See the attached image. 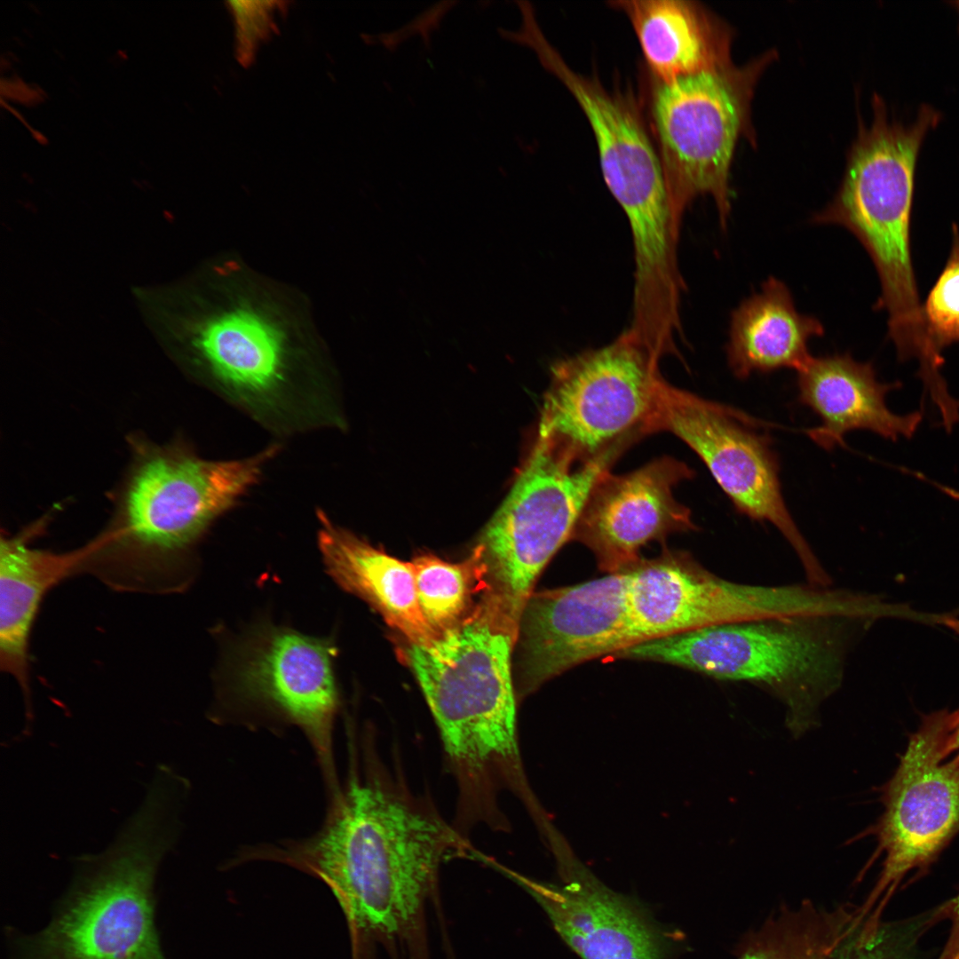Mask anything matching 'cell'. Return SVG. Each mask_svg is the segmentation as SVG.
<instances>
[{"label": "cell", "instance_id": "21", "mask_svg": "<svg viewBox=\"0 0 959 959\" xmlns=\"http://www.w3.org/2000/svg\"><path fill=\"white\" fill-rule=\"evenodd\" d=\"M823 334L820 321L797 312L789 288L771 277L760 292L745 299L732 313L728 363L741 379L753 372L797 371L812 357L808 341Z\"/></svg>", "mask_w": 959, "mask_h": 959}, {"label": "cell", "instance_id": "7", "mask_svg": "<svg viewBox=\"0 0 959 959\" xmlns=\"http://www.w3.org/2000/svg\"><path fill=\"white\" fill-rule=\"evenodd\" d=\"M846 621L789 618L713 625L642 642L615 656L765 687L784 702L787 725L797 737L816 725L819 706L841 684L844 647L836 628Z\"/></svg>", "mask_w": 959, "mask_h": 959}, {"label": "cell", "instance_id": "14", "mask_svg": "<svg viewBox=\"0 0 959 959\" xmlns=\"http://www.w3.org/2000/svg\"><path fill=\"white\" fill-rule=\"evenodd\" d=\"M628 569L533 592L516 640V690L523 696L586 661L626 647Z\"/></svg>", "mask_w": 959, "mask_h": 959}, {"label": "cell", "instance_id": "26", "mask_svg": "<svg viewBox=\"0 0 959 959\" xmlns=\"http://www.w3.org/2000/svg\"><path fill=\"white\" fill-rule=\"evenodd\" d=\"M276 1H231L228 3L236 28V53L242 64H249L266 38L275 28V13L283 9Z\"/></svg>", "mask_w": 959, "mask_h": 959}, {"label": "cell", "instance_id": "9", "mask_svg": "<svg viewBox=\"0 0 959 959\" xmlns=\"http://www.w3.org/2000/svg\"><path fill=\"white\" fill-rule=\"evenodd\" d=\"M615 461L575 466L532 444L473 548L486 568L484 594L496 598L517 623L542 571L571 539L592 487Z\"/></svg>", "mask_w": 959, "mask_h": 959}, {"label": "cell", "instance_id": "3", "mask_svg": "<svg viewBox=\"0 0 959 959\" xmlns=\"http://www.w3.org/2000/svg\"><path fill=\"white\" fill-rule=\"evenodd\" d=\"M519 624L493 597L429 646L408 643L414 672L439 728L465 820L498 822V796L526 790L516 731L511 655Z\"/></svg>", "mask_w": 959, "mask_h": 959}, {"label": "cell", "instance_id": "6", "mask_svg": "<svg viewBox=\"0 0 959 959\" xmlns=\"http://www.w3.org/2000/svg\"><path fill=\"white\" fill-rule=\"evenodd\" d=\"M871 126L862 129L842 187L812 221L836 224L861 242L877 271L881 296L876 309L888 313V337L896 351L910 353L927 339L911 255V215L918 154L941 114L923 105L915 120L890 121L875 100Z\"/></svg>", "mask_w": 959, "mask_h": 959}, {"label": "cell", "instance_id": "28", "mask_svg": "<svg viewBox=\"0 0 959 959\" xmlns=\"http://www.w3.org/2000/svg\"><path fill=\"white\" fill-rule=\"evenodd\" d=\"M455 2H442L424 12L416 16L404 28L382 36V42L389 47H396L402 41L413 34L419 33L428 42L431 31L438 27L444 14L451 8Z\"/></svg>", "mask_w": 959, "mask_h": 959}, {"label": "cell", "instance_id": "29", "mask_svg": "<svg viewBox=\"0 0 959 959\" xmlns=\"http://www.w3.org/2000/svg\"><path fill=\"white\" fill-rule=\"evenodd\" d=\"M951 736L954 746L959 751V711L953 713ZM956 900L959 904V895L956 898Z\"/></svg>", "mask_w": 959, "mask_h": 959}, {"label": "cell", "instance_id": "10", "mask_svg": "<svg viewBox=\"0 0 959 959\" xmlns=\"http://www.w3.org/2000/svg\"><path fill=\"white\" fill-rule=\"evenodd\" d=\"M651 434L668 432L705 464L735 510L769 522L797 554L812 584L829 576L801 535L783 498L778 456L765 426L733 407L661 381Z\"/></svg>", "mask_w": 959, "mask_h": 959}, {"label": "cell", "instance_id": "24", "mask_svg": "<svg viewBox=\"0 0 959 959\" xmlns=\"http://www.w3.org/2000/svg\"><path fill=\"white\" fill-rule=\"evenodd\" d=\"M411 564L421 610L440 636L459 624L471 613L473 596L487 590L486 568L475 550L457 563L424 554Z\"/></svg>", "mask_w": 959, "mask_h": 959}, {"label": "cell", "instance_id": "19", "mask_svg": "<svg viewBox=\"0 0 959 959\" xmlns=\"http://www.w3.org/2000/svg\"><path fill=\"white\" fill-rule=\"evenodd\" d=\"M36 528L2 537L0 544V668L18 684L28 724L33 720V626L47 594L63 581L83 574L86 555L84 546L66 552L31 547Z\"/></svg>", "mask_w": 959, "mask_h": 959}, {"label": "cell", "instance_id": "11", "mask_svg": "<svg viewBox=\"0 0 959 959\" xmlns=\"http://www.w3.org/2000/svg\"><path fill=\"white\" fill-rule=\"evenodd\" d=\"M626 606L629 647L713 625L812 616L818 598L807 586L733 583L664 550L628 569Z\"/></svg>", "mask_w": 959, "mask_h": 959}, {"label": "cell", "instance_id": "18", "mask_svg": "<svg viewBox=\"0 0 959 959\" xmlns=\"http://www.w3.org/2000/svg\"><path fill=\"white\" fill-rule=\"evenodd\" d=\"M797 372L798 400L821 420L806 433L824 449L844 446V434L858 429L892 441L911 438L922 422V412L900 416L887 408L885 395L902 384L879 382L871 362L849 354L812 356Z\"/></svg>", "mask_w": 959, "mask_h": 959}, {"label": "cell", "instance_id": "2", "mask_svg": "<svg viewBox=\"0 0 959 959\" xmlns=\"http://www.w3.org/2000/svg\"><path fill=\"white\" fill-rule=\"evenodd\" d=\"M464 845L425 804L384 776L353 773L316 836L271 854L321 879L355 937L391 939L419 926L440 864Z\"/></svg>", "mask_w": 959, "mask_h": 959}, {"label": "cell", "instance_id": "1", "mask_svg": "<svg viewBox=\"0 0 959 959\" xmlns=\"http://www.w3.org/2000/svg\"><path fill=\"white\" fill-rule=\"evenodd\" d=\"M206 284L186 324L197 377L278 437L343 429L336 370L305 297L234 255L210 265Z\"/></svg>", "mask_w": 959, "mask_h": 959}, {"label": "cell", "instance_id": "25", "mask_svg": "<svg viewBox=\"0 0 959 959\" xmlns=\"http://www.w3.org/2000/svg\"><path fill=\"white\" fill-rule=\"evenodd\" d=\"M922 310L928 337L938 353L959 343V228L955 224L949 257Z\"/></svg>", "mask_w": 959, "mask_h": 959}, {"label": "cell", "instance_id": "30", "mask_svg": "<svg viewBox=\"0 0 959 959\" xmlns=\"http://www.w3.org/2000/svg\"><path fill=\"white\" fill-rule=\"evenodd\" d=\"M950 4L954 5V7L957 10L959 13V0L951 1Z\"/></svg>", "mask_w": 959, "mask_h": 959}, {"label": "cell", "instance_id": "12", "mask_svg": "<svg viewBox=\"0 0 959 959\" xmlns=\"http://www.w3.org/2000/svg\"><path fill=\"white\" fill-rule=\"evenodd\" d=\"M744 99L725 67L658 82L651 111L672 210L681 226L687 206L710 195L722 228L731 210L728 174Z\"/></svg>", "mask_w": 959, "mask_h": 959}, {"label": "cell", "instance_id": "17", "mask_svg": "<svg viewBox=\"0 0 959 959\" xmlns=\"http://www.w3.org/2000/svg\"><path fill=\"white\" fill-rule=\"evenodd\" d=\"M564 874L561 884L517 878L581 959H668L669 942L645 910L582 868Z\"/></svg>", "mask_w": 959, "mask_h": 959}, {"label": "cell", "instance_id": "22", "mask_svg": "<svg viewBox=\"0 0 959 959\" xmlns=\"http://www.w3.org/2000/svg\"><path fill=\"white\" fill-rule=\"evenodd\" d=\"M629 18L658 82L725 67V48L710 16L685 0L610 2Z\"/></svg>", "mask_w": 959, "mask_h": 959}, {"label": "cell", "instance_id": "27", "mask_svg": "<svg viewBox=\"0 0 959 959\" xmlns=\"http://www.w3.org/2000/svg\"><path fill=\"white\" fill-rule=\"evenodd\" d=\"M894 930L881 919L865 917L836 950L833 959H905Z\"/></svg>", "mask_w": 959, "mask_h": 959}, {"label": "cell", "instance_id": "20", "mask_svg": "<svg viewBox=\"0 0 959 959\" xmlns=\"http://www.w3.org/2000/svg\"><path fill=\"white\" fill-rule=\"evenodd\" d=\"M317 519L319 549L328 574L341 588L369 603L410 644L429 646L440 637L421 610L411 562L336 525L321 510Z\"/></svg>", "mask_w": 959, "mask_h": 959}, {"label": "cell", "instance_id": "13", "mask_svg": "<svg viewBox=\"0 0 959 959\" xmlns=\"http://www.w3.org/2000/svg\"><path fill=\"white\" fill-rule=\"evenodd\" d=\"M953 714L924 719L915 733L884 795L877 826L880 876L864 913H882L900 880L928 863L959 827V751L951 736Z\"/></svg>", "mask_w": 959, "mask_h": 959}, {"label": "cell", "instance_id": "8", "mask_svg": "<svg viewBox=\"0 0 959 959\" xmlns=\"http://www.w3.org/2000/svg\"><path fill=\"white\" fill-rule=\"evenodd\" d=\"M661 359L625 329L608 345L556 361L534 442L575 466L617 460L651 434Z\"/></svg>", "mask_w": 959, "mask_h": 959}, {"label": "cell", "instance_id": "5", "mask_svg": "<svg viewBox=\"0 0 959 959\" xmlns=\"http://www.w3.org/2000/svg\"><path fill=\"white\" fill-rule=\"evenodd\" d=\"M182 797L149 783L142 804L101 852L75 860L50 923L13 939L11 959H166L155 923L154 885L175 844Z\"/></svg>", "mask_w": 959, "mask_h": 959}, {"label": "cell", "instance_id": "4", "mask_svg": "<svg viewBox=\"0 0 959 959\" xmlns=\"http://www.w3.org/2000/svg\"><path fill=\"white\" fill-rule=\"evenodd\" d=\"M277 449L218 461L178 448L141 455L112 524L88 543L85 575L122 592L178 590L191 547L260 480Z\"/></svg>", "mask_w": 959, "mask_h": 959}, {"label": "cell", "instance_id": "15", "mask_svg": "<svg viewBox=\"0 0 959 959\" xmlns=\"http://www.w3.org/2000/svg\"><path fill=\"white\" fill-rule=\"evenodd\" d=\"M334 654L329 640L269 628L245 646L234 673L242 696L301 728L330 784H335L333 729L339 704Z\"/></svg>", "mask_w": 959, "mask_h": 959}, {"label": "cell", "instance_id": "23", "mask_svg": "<svg viewBox=\"0 0 959 959\" xmlns=\"http://www.w3.org/2000/svg\"><path fill=\"white\" fill-rule=\"evenodd\" d=\"M858 907L802 902L780 909L742 939L737 959H833L858 924Z\"/></svg>", "mask_w": 959, "mask_h": 959}, {"label": "cell", "instance_id": "16", "mask_svg": "<svg viewBox=\"0 0 959 959\" xmlns=\"http://www.w3.org/2000/svg\"><path fill=\"white\" fill-rule=\"evenodd\" d=\"M693 476L686 464L668 456L624 474L605 472L590 491L570 540L588 547L605 573L634 567L648 543L696 529L691 511L673 494Z\"/></svg>", "mask_w": 959, "mask_h": 959}]
</instances>
